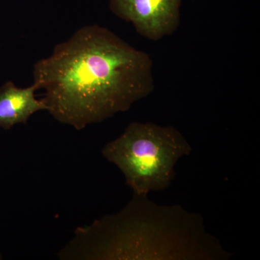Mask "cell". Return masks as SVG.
<instances>
[{
	"label": "cell",
	"instance_id": "4",
	"mask_svg": "<svg viewBox=\"0 0 260 260\" xmlns=\"http://www.w3.org/2000/svg\"><path fill=\"white\" fill-rule=\"evenodd\" d=\"M181 0H110L113 13L150 41L172 35L180 24Z\"/></svg>",
	"mask_w": 260,
	"mask_h": 260
},
{
	"label": "cell",
	"instance_id": "1",
	"mask_svg": "<svg viewBox=\"0 0 260 260\" xmlns=\"http://www.w3.org/2000/svg\"><path fill=\"white\" fill-rule=\"evenodd\" d=\"M32 76L49 114L77 130L126 112L155 88L149 54L99 25L56 45Z\"/></svg>",
	"mask_w": 260,
	"mask_h": 260
},
{
	"label": "cell",
	"instance_id": "2",
	"mask_svg": "<svg viewBox=\"0 0 260 260\" xmlns=\"http://www.w3.org/2000/svg\"><path fill=\"white\" fill-rule=\"evenodd\" d=\"M232 255L207 232L199 214L135 194L119 213L75 229L56 254L65 260H225Z\"/></svg>",
	"mask_w": 260,
	"mask_h": 260
},
{
	"label": "cell",
	"instance_id": "3",
	"mask_svg": "<svg viewBox=\"0 0 260 260\" xmlns=\"http://www.w3.org/2000/svg\"><path fill=\"white\" fill-rule=\"evenodd\" d=\"M191 150L174 126L133 121L104 147L102 155L121 171L134 194L148 195L169 187L177 162Z\"/></svg>",
	"mask_w": 260,
	"mask_h": 260
},
{
	"label": "cell",
	"instance_id": "5",
	"mask_svg": "<svg viewBox=\"0 0 260 260\" xmlns=\"http://www.w3.org/2000/svg\"><path fill=\"white\" fill-rule=\"evenodd\" d=\"M35 85L18 88L8 81L0 88V127L11 129L16 124H25L30 116L39 111H47L43 100L35 96Z\"/></svg>",
	"mask_w": 260,
	"mask_h": 260
},
{
	"label": "cell",
	"instance_id": "6",
	"mask_svg": "<svg viewBox=\"0 0 260 260\" xmlns=\"http://www.w3.org/2000/svg\"><path fill=\"white\" fill-rule=\"evenodd\" d=\"M3 259V255H2V253L0 252V259Z\"/></svg>",
	"mask_w": 260,
	"mask_h": 260
}]
</instances>
